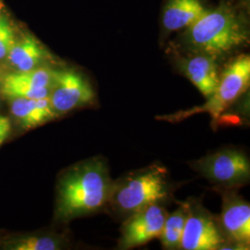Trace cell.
Returning a JSON list of instances; mask_svg holds the SVG:
<instances>
[{
	"label": "cell",
	"instance_id": "obj_1",
	"mask_svg": "<svg viewBox=\"0 0 250 250\" xmlns=\"http://www.w3.org/2000/svg\"><path fill=\"white\" fill-rule=\"evenodd\" d=\"M113 181L105 160L94 159L67 172L58 192V213L72 219L107 208Z\"/></svg>",
	"mask_w": 250,
	"mask_h": 250
},
{
	"label": "cell",
	"instance_id": "obj_2",
	"mask_svg": "<svg viewBox=\"0 0 250 250\" xmlns=\"http://www.w3.org/2000/svg\"><path fill=\"white\" fill-rule=\"evenodd\" d=\"M247 23L238 13L222 5L204 14L188 27L184 45L189 52L202 53L219 60L249 42Z\"/></svg>",
	"mask_w": 250,
	"mask_h": 250
},
{
	"label": "cell",
	"instance_id": "obj_3",
	"mask_svg": "<svg viewBox=\"0 0 250 250\" xmlns=\"http://www.w3.org/2000/svg\"><path fill=\"white\" fill-rule=\"evenodd\" d=\"M170 193L166 168L153 164L114 182L107 207L117 214L127 217L147 206L161 203Z\"/></svg>",
	"mask_w": 250,
	"mask_h": 250
},
{
	"label": "cell",
	"instance_id": "obj_4",
	"mask_svg": "<svg viewBox=\"0 0 250 250\" xmlns=\"http://www.w3.org/2000/svg\"><path fill=\"white\" fill-rule=\"evenodd\" d=\"M250 85V55L242 54L231 60L221 71L216 89L203 105L170 115L160 116L159 119L175 123L196 114L208 113L213 121H217L224 111L249 90Z\"/></svg>",
	"mask_w": 250,
	"mask_h": 250
},
{
	"label": "cell",
	"instance_id": "obj_5",
	"mask_svg": "<svg viewBox=\"0 0 250 250\" xmlns=\"http://www.w3.org/2000/svg\"><path fill=\"white\" fill-rule=\"evenodd\" d=\"M194 170L209 182L228 188L245 185L250 178L249 158L239 150L215 152L192 163Z\"/></svg>",
	"mask_w": 250,
	"mask_h": 250
},
{
	"label": "cell",
	"instance_id": "obj_6",
	"mask_svg": "<svg viewBox=\"0 0 250 250\" xmlns=\"http://www.w3.org/2000/svg\"><path fill=\"white\" fill-rule=\"evenodd\" d=\"M187 203L188 218L180 250H222L227 240L217 218L198 202Z\"/></svg>",
	"mask_w": 250,
	"mask_h": 250
},
{
	"label": "cell",
	"instance_id": "obj_7",
	"mask_svg": "<svg viewBox=\"0 0 250 250\" xmlns=\"http://www.w3.org/2000/svg\"><path fill=\"white\" fill-rule=\"evenodd\" d=\"M168 214L161 203H156L127 216L122 226V235L118 248L131 250L155 238H160Z\"/></svg>",
	"mask_w": 250,
	"mask_h": 250
},
{
	"label": "cell",
	"instance_id": "obj_8",
	"mask_svg": "<svg viewBox=\"0 0 250 250\" xmlns=\"http://www.w3.org/2000/svg\"><path fill=\"white\" fill-rule=\"evenodd\" d=\"M49 100L57 115L91 103L95 93L89 82L72 70H53Z\"/></svg>",
	"mask_w": 250,
	"mask_h": 250
},
{
	"label": "cell",
	"instance_id": "obj_9",
	"mask_svg": "<svg viewBox=\"0 0 250 250\" xmlns=\"http://www.w3.org/2000/svg\"><path fill=\"white\" fill-rule=\"evenodd\" d=\"M223 208L219 224L224 232L227 246L236 250H249L250 243V206L237 193L227 190L222 192Z\"/></svg>",
	"mask_w": 250,
	"mask_h": 250
},
{
	"label": "cell",
	"instance_id": "obj_10",
	"mask_svg": "<svg viewBox=\"0 0 250 250\" xmlns=\"http://www.w3.org/2000/svg\"><path fill=\"white\" fill-rule=\"evenodd\" d=\"M176 64L179 71L206 99L213 94L221 73L217 59L206 54L189 52L187 56H179Z\"/></svg>",
	"mask_w": 250,
	"mask_h": 250
},
{
	"label": "cell",
	"instance_id": "obj_11",
	"mask_svg": "<svg viewBox=\"0 0 250 250\" xmlns=\"http://www.w3.org/2000/svg\"><path fill=\"white\" fill-rule=\"evenodd\" d=\"M206 10L201 0H168L162 13V25L168 32L188 29Z\"/></svg>",
	"mask_w": 250,
	"mask_h": 250
},
{
	"label": "cell",
	"instance_id": "obj_12",
	"mask_svg": "<svg viewBox=\"0 0 250 250\" xmlns=\"http://www.w3.org/2000/svg\"><path fill=\"white\" fill-rule=\"evenodd\" d=\"M11 112L24 129L44 125L57 116L49 98L11 99Z\"/></svg>",
	"mask_w": 250,
	"mask_h": 250
},
{
	"label": "cell",
	"instance_id": "obj_13",
	"mask_svg": "<svg viewBox=\"0 0 250 250\" xmlns=\"http://www.w3.org/2000/svg\"><path fill=\"white\" fill-rule=\"evenodd\" d=\"M47 56L45 47L32 35H27L15 42L8 55L9 62L20 72L37 68Z\"/></svg>",
	"mask_w": 250,
	"mask_h": 250
},
{
	"label": "cell",
	"instance_id": "obj_14",
	"mask_svg": "<svg viewBox=\"0 0 250 250\" xmlns=\"http://www.w3.org/2000/svg\"><path fill=\"white\" fill-rule=\"evenodd\" d=\"M188 218V203H183L168 214L161 231V244L165 250H180L181 240Z\"/></svg>",
	"mask_w": 250,
	"mask_h": 250
},
{
	"label": "cell",
	"instance_id": "obj_15",
	"mask_svg": "<svg viewBox=\"0 0 250 250\" xmlns=\"http://www.w3.org/2000/svg\"><path fill=\"white\" fill-rule=\"evenodd\" d=\"M53 80V70L35 68L29 71L15 72L5 76V84H23L36 88H50Z\"/></svg>",
	"mask_w": 250,
	"mask_h": 250
},
{
	"label": "cell",
	"instance_id": "obj_16",
	"mask_svg": "<svg viewBox=\"0 0 250 250\" xmlns=\"http://www.w3.org/2000/svg\"><path fill=\"white\" fill-rule=\"evenodd\" d=\"M2 92L9 99H39L48 98L50 88H36L23 84H2Z\"/></svg>",
	"mask_w": 250,
	"mask_h": 250
},
{
	"label": "cell",
	"instance_id": "obj_17",
	"mask_svg": "<svg viewBox=\"0 0 250 250\" xmlns=\"http://www.w3.org/2000/svg\"><path fill=\"white\" fill-rule=\"evenodd\" d=\"M11 250H56L60 249L58 241L50 236H30L19 240Z\"/></svg>",
	"mask_w": 250,
	"mask_h": 250
},
{
	"label": "cell",
	"instance_id": "obj_18",
	"mask_svg": "<svg viewBox=\"0 0 250 250\" xmlns=\"http://www.w3.org/2000/svg\"><path fill=\"white\" fill-rule=\"evenodd\" d=\"M15 36L13 34V30L9 32L7 35L0 39V59L8 56L12 46L15 44Z\"/></svg>",
	"mask_w": 250,
	"mask_h": 250
},
{
	"label": "cell",
	"instance_id": "obj_19",
	"mask_svg": "<svg viewBox=\"0 0 250 250\" xmlns=\"http://www.w3.org/2000/svg\"><path fill=\"white\" fill-rule=\"evenodd\" d=\"M10 129L11 125L9 119L7 117L0 116V145L9 137Z\"/></svg>",
	"mask_w": 250,
	"mask_h": 250
},
{
	"label": "cell",
	"instance_id": "obj_20",
	"mask_svg": "<svg viewBox=\"0 0 250 250\" xmlns=\"http://www.w3.org/2000/svg\"><path fill=\"white\" fill-rule=\"evenodd\" d=\"M10 31H12V28L10 26L8 18L5 16H0V39Z\"/></svg>",
	"mask_w": 250,
	"mask_h": 250
}]
</instances>
